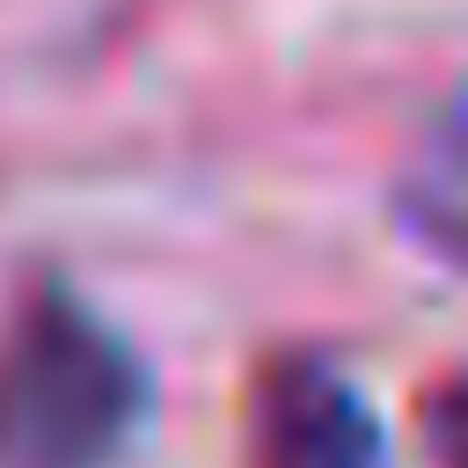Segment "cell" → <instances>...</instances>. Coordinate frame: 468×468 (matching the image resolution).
I'll use <instances>...</instances> for the list:
<instances>
[{"label":"cell","mask_w":468,"mask_h":468,"mask_svg":"<svg viewBox=\"0 0 468 468\" xmlns=\"http://www.w3.org/2000/svg\"><path fill=\"white\" fill-rule=\"evenodd\" d=\"M146 410L139 351L66 278H37L0 329V468H117Z\"/></svg>","instance_id":"obj_1"},{"label":"cell","mask_w":468,"mask_h":468,"mask_svg":"<svg viewBox=\"0 0 468 468\" xmlns=\"http://www.w3.org/2000/svg\"><path fill=\"white\" fill-rule=\"evenodd\" d=\"M241 468H388V431L336 358L271 351L249 380Z\"/></svg>","instance_id":"obj_2"},{"label":"cell","mask_w":468,"mask_h":468,"mask_svg":"<svg viewBox=\"0 0 468 468\" xmlns=\"http://www.w3.org/2000/svg\"><path fill=\"white\" fill-rule=\"evenodd\" d=\"M402 219L439 263L461 256V117L453 110L439 117V132H431V146H424V161L402 190Z\"/></svg>","instance_id":"obj_3"},{"label":"cell","mask_w":468,"mask_h":468,"mask_svg":"<svg viewBox=\"0 0 468 468\" xmlns=\"http://www.w3.org/2000/svg\"><path fill=\"white\" fill-rule=\"evenodd\" d=\"M461 417H468V410H461V388L446 380V388L431 395V461H439V468H461Z\"/></svg>","instance_id":"obj_4"}]
</instances>
